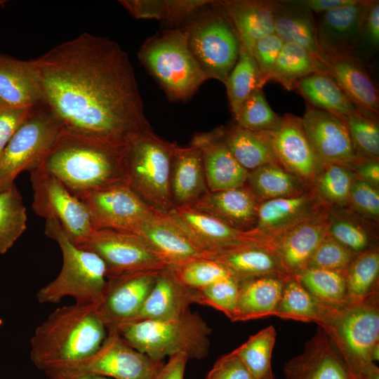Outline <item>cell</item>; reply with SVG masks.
Listing matches in <instances>:
<instances>
[{
	"label": "cell",
	"mask_w": 379,
	"mask_h": 379,
	"mask_svg": "<svg viewBox=\"0 0 379 379\" xmlns=\"http://www.w3.org/2000/svg\"><path fill=\"white\" fill-rule=\"evenodd\" d=\"M45 103L68 132L127 145L152 131L128 53L84 32L34 59Z\"/></svg>",
	"instance_id": "cell-1"
},
{
	"label": "cell",
	"mask_w": 379,
	"mask_h": 379,
	"mask_svg": "<svg viewBox=\"0 0 379 379\" xmlns=\"http://www.w3.org/2000/svg\"><path fill=\"white\" fill-rule=\"evenodd\" d=\"M127 154L128 145L112 144L62 129L39 168L79 197L127 183Z\"/></svg>",
	"instance_id": "cell-2"
},
{
	"label": "cell",
	"mask_w": 379,
	"mask_h": 379,
	"mask_svg": "<svg viewBox=\"0 0 379 379\" xmlns=\"http://www.w3.org/2000/svg\"><path fill=\"white\" fill-rule=\"evenodd\" d=\"M107 335L95 304L64 305L36 328L30 359L46 374L54 372L93 354Z\"/></svg>",
	"instance_id": "cell-3"
},
{
	"label": "cell",
	"mask_w": 379,
	"mask_h": 379,
	"mask_svg": "<svg viewBox=\"0 0 379 379\" xmlns=\"http://www.w3.org/2000/svg\"><path fill=\"white\" fill-rule=\"evenodd\" d=\"M44 233L59 246L62 265L58 276L36 293L38 302L58 304L71 297L76 303L97 304L107 282L102 260L73 244L55 219L46 220Z\"/></svg>",
	"instance_id": "cell-4"
},
{
	"label": "cell",
	"mask_w": 379,
	"mask_h": 379,
	"mask_svg": "<svg viewBox=\"0 0 379 379\" xmlns=\"http://www.w3.org/2000/svg\"><path fill=\"white\" fill-rule=\"evenodd\" d=\"M138 58L171 102L187 101L207 81L181 27L164 30L147 39Z\"/></svg>",
	"instance_id": "cell-5"
},
{
	"label": "cell",
	"mask_w": 379,
	"mask_h": 379,
	"mask_svg": "<svg viewBox=\"0 0 379 379\" xmlns=\"http://www.w3.org/2000/svg\"><path fill=\"white\" fill-rule=\"evenodd\" d=\"M116 331L133 347L157 361L179 354L189 359L206 357L212 333L206 322L190 310L174 318L129 322Z\"/></svg>",
	"instance_id": "cell-6"
},
{
	"label": "cell",
	"mask_w": 379,
	"mask_h": 379,
	"mask_svg": "<svg viewBox=\"0 0 379 379\" xmlns=\"http://www.w3.org/2000/svg\"><path fill=\"white\" fill-rule=\"evenodd\" d=\"M184 23L189 48L206 79L224 84L238 60L241 43L219 1H213Z\"/></svg>",
	"instance_id": "cell-7"
},
{
	"label": "cell",
	"mask_w": 379,
	"mask_h": 379,
	"mask_svg": "<svg viewBox=\"0 0 379 379\" xmlns=\"http://www.w3.org/2000/svg\"><path fill=\"white\" fill-rule=\"evenodd\" d=\"M347 367L352 379H359L375 363L379 347V291L339 309L324 327Z\"/></svg>",
	"instance_id": "cell-8"
},
{
	"label": "cell",
	"mask_w": 379,
	"mask_h": 379,
	"mask_svg": "<svg viewBox=\"0 0 379 379\" xmlns=\"http://www.w3.org/2000/svg\"><path fill=\"white\" fill-rule=\"evenodd\" d=\"M174 144L151 131L128 145V185L152 208L167 215L175 208L170 189Z\"/></svg>",
	"instance_id": "cell-9"
},
{
	"label": "cell",
	"mask_w": 379,
	"mask_h": 379,
	"mask_svg": "<svg viewBox=\"0 0 379 379\" xmlns=\"http://www.w3.org/2000/svg\"><path fill=\"white\" fill-rule=\"evenodd\" d=\"M62 130L60 122L45 102L30 108L0 156V192L13 186L22 171L39 168Z\"/></svg>",
	"instance_id": "cell-10"
},
{
	"label": "cell",
	"mask_w": 379,
	"mask_h": 379,
	"mask_svg": "<svg viewBox=\"0 0 379 379\" xmlns=\"http://www.w3.org/2000/svg\"><path fill=\"white\" fill-rule=\"evenodd\" d=\"M77 246L93 252L102 260L107 278L131 273L157 272L170 267L147 241L131 232L95 229L87 239Z\"/></svg>",
	"instance_id": "cell-11"
},
{
	"label": "cell",
	"mask_w": 379,
	"mask_h": 379,
	"mask_svg": "<svg viewBox=\"0 0 379 379\" xmlns=\"http://www.w3.org/2000/svg\"><path fill=\"white\" fill-rule=\"evenodd\" d=\"M30 182L34 213L45 220H58L75 245L84 242L94 230L84 204L58 178L41 168L30 173Z\"/></svg>",
	"instance_id": "cell-12"
},
{
	"label": "cell",
	"mask_w": 379,
	"mask_h": 379,
	"mask_svg": "<svg viewBox=\"0 0 379 379\" xmlns=\"http://www.w3.org/2000/svg\"><path fill=\"white\" fill-rule=\"evenodd\" d=\"M163 364L133 347L117 331L112 330L93 354L54 372L92 373L113 379H154Z\"/></svg>",
	"instance_id": "cell-13"
},
{
	"label": "cell",
	"mask_w": 379,
	"mask_h": 379,
	"mask_svg": "<svg viewBox=\"0 0 379 379\" xmlns=\"http://www.w3.org/2000/svg\"><path fill=\"white\" fill-rule=\"evenodd\" d=\"M86 206L95 229L137 233L142 225L160 213L147 205L127 183L77 197Z\"/></svg>",
	"instance_id": "cell-14"
},
{
	"label": "cell",
	"mask_w": 379,
	"mask_h": 379,
	"mask_svg": "<svg viewBox=\"0 0 379 379\" xmlns=\"http://www.w3.org/2000/svg\"><path fill=\"white\" fill-rule=\"evenodd\" d=\"M159 271L107 278L97 312L107 331L133 321L152 288Z\"/></svg>",
	"instance_id": "cell-15"
},
{
	"label": "cell",
	"mask_w": 379,
	"mask_h": 379,
	"mask_svg": "<svg viewBox=\"0 0 379 379\" xmlns=\"http://www.w3.org/2000/svg\"><path fill=\"white\" fill-rule=\"evenodd\" d=\"M266 133L279 165L312 187L324 164L304 130L301 118L286 114L278 127Z\"/></svg>",
	"instance_id": "cell-16"
},
{
	"label": "cell",
	"mask_w": 379,
	"mask_h": 379,
	"mask_svg": "<svg viewBox=\"0 0 379 379\" xmlns=\"http://www.w3.org/2000/svg\"><path fill=\"white\" fill-rule=\"evenodd\" d=\"M331 211L326 208L295 226L264 240L285 272L296 276L304 270L313 253L327 235Z\"/></svg>",
	"instance_id": "cell-17"
},
{
	"label": "cell",
	"mask_w": 379,
	"mask_h": 379,
	"mask_svg": "<svg viewBox=\"0 0 379 379\" xmlns=\"http://www.w3.org/2000/svg\"><path fill=\"white\" fill-rule=\"evenodd\" d=\"M304 130L323 164L352 168L362 157L345 122L338 116L309 105L301 118Z\"/></svg>",
	"instance_id": "cell-18"
},
{
	"label": "cell",
	"mask_w": 379,
	"mask_h": 379,
	"mask_svg": "<svg viewBox=\"0 0 379 379\" xmlns=\"http://www.w3.org/2000/svg\"><path fill=\"white\" fill-rule=\"evenodd\" d=\"M168 215L184 229L207 257L244 245L263 244L262 239L254 230H236L190 206L175 208Z\"/></svg>",
	"instance_id": "cell-19"
},
{
	"label": "cell",
	"mask_w": 379,
	"mask_h": 379,
	"mask_svg": "<svg viewBox=\"0 0 379 379\" xmlns=\"http://www.w3.org/2000/svg\"><path fill=\"white\" fill-rule=\"evenodd\" d=\"M371 1L357 3L321 14L317 23L320 48L328 58L354 55Z\"/></svg>",
	"instance_id": "cell-20"
},
{
	"label": "cell",
	"mask_w": 379,
	"mask_h": 379,
	"mask_svg": "<svg viewBox=\"0 0 379 379\" xmlns=\"http://www.w3.org/2000/svg\"><path fill=\"white\" fill-rule=\"evenodd\" d=\"M224 126L196 133L190 143L201 151L209 191L231 190L246 183L249 171L233 156L224 138Z\"/></svg>",
	"instance_id": "cell-21"
},
{
	"label": "cell",
	"mask_w": 379,
	"mask_h": 379,
	"mask_svg": "<svg viewBox=\"0 0 379 379\" xmlns=\"http://www.w3.org/2000/svg\"><path fill=\"white\" fill-rule=\"evenodd\" d=\"M286 379H352L326 333L319 326L303 352L288 361Z\"/></svg>",
	"instance_id": "cell-22"
},
{
	"label": "cell",
	"mask_w": 379,
	"mask_h": 379,
	"mask_svg": "<svg viewBox=\"0 0 379 379\" xmlns=\"http://www.w3.org/2000/svg\"><path fill=\"white\" fill-rule=\"evenodd\" d=\"M259 205L260 201L246 183L231 190L209 191L190 207L236 230L247 232L256 227Z\"/></svg>",
	"instance_id": "cell-23"
},
{
	"label": "cell",
	"mask_w": 379,
	"mask_h": 379,
	"mask_svg": "<svg viewBox=\"0 0 379 379\" xmlns=\"http://www.w3.org/2000/svg\"><path fill=\"white\" fill-rule=\"evenodd\" d=\"M326 208L319 203L312 189L300 196L265 201L260 203L258 222L254 230L265 240Z\"/></svg>",
	"instance_id": "cell-24"
},
{
	"label": "cell",
	"mask_w": 379,
	"mask_h": 379,
	"mask_svg": "<svg viewBox=\"0 0 379 379\" xmlns=\"http://www.w3.org/2000/svg\"><path fill=\"white\" fill-rule=\"evenodd\" d=\"M170 189L175 208L192 206L209 192L201 153L197 146L174 144Z\"/></svg>",
	"instance_id": "cell-25"
},
{
	"label": "cell",
	"mask_w": 379,
	"mask_h": 379,
	"mask_svg": "<svg viewBox=\"0 0 379 379\" xmlns=\"http://www.w3.org/2000/svg\"><path fill=\"white\" fill-rule=\"evenodd\" d=\"M168 262L178 266L206 258L189 234L170 215L158 213L137 232Z\"/></svg>",
	"instance_id": "cell-26"
},
{
	"label": "cell",
	"mask_w": 379,
	"mask_h": 379,
	"mask_svg": "<svg viewBox=\"0 0 379 379\" xmlns=\"http://www.w3.org/2000/svg\"><path fill=\"white\" fill-rule=\"evenodd\" d=\"M0 102L15 107L45 102L34 59L22 60L0 53Z\"/></svg>",
	"instance_id": "cell-27"
},
{
	"label": "cell",
	"mask_w": 379,
	"mask_h": 379,
	"mask_svg": "<svg viewBox=\"0 0 379 379\" xmlns=\"http://www.w3.org/2000/svg\"><path fill=\"white\" fill-rule=\"evenodd\" d=\"M196 296L197 291L183 286L170 266L159 272L152 288L133 321L179 317L196 303Z\"/></svg>",
	"instance_id": "cell-28"
},
{
	"label": "cell",
	"mask_w": 379,
	"mask_h": 379,
	"mask_svg": "<svg viewBox=\"0 0 379 379\" xmlns=\"http://www.w3.org/2000/svg\"><path fill=\"white\" fill-rule=\"evenodd\" d=\"M273 4L274 33L284 43L302 47L328 65V59L319 44L312 13L300 1H273Z\"/></svg>",
	"instance_id": "cell-29"
},
{
	"label": "cell",
	"mask_w": 379,
	"mask_h": 379,
	"mask_svg": "<svg viewBox=\"0 0 379 379\" xmlns=\"http://www.w3.org/2000/svg\"><path fill=\"white\" fill-rule=\"evenodd\" d=\"M239 36L241 46L252 54L255 42L274 33L273 1H218Z\"/></svg>",
	"instance_id": "cell-30"
},
{
	"label": "cell",
	"mask_w": 379,
	"mask_h": 379,
	"mask_svg": "<svg viewBox=\"0 0 379 379\" xmlns=\"http://www.w3.org/2000/svg\"><path fill=\"white\" fill-rule=\"evenodd\" d=\"M329 74L361 112L378 116V87L361 61L354 55L328 58Z\"/></svg>",
	"instance_id": "cell-31"
},
{
	"label": "cell",
	"mask_w": 379,
	"mask_h": 379,
	"mask_svg": "<svg viewBox=\"0 0 379 379\" xmlns=\"http://www.w3.org/2000/svg\"><path fill=\"white\" fill-rule=\"evenodd\" d=\"M288 277L265 275L239 280L237 308L233 321L274 316Z\"/></svg>",
	"instance_id": "cell-32"
},
{
	"label": "cell",
	"mask_w": 379,
	"mask_h": 379,
	"mask_svg": "<svg viewBox=\"0 0 379 379\" xmlns=\"http://www.w3.org/2000/svg\"><path fill=\"white\" fill-rule=\"evenodd\" d=\"M339 309L328 306L312 295L295 277L285 281L275 317L286 320L327 326Z\"/></svg>",
	"instance_id": "cell-33"
},
{
	"label": "cell",
	"mask_w": 379,
	"mask_h": 379,
	"mask_svg": "<svg viewBox=\"0 0 379 379\" xmlns=\"http://www.w3.org/2000/svg\"><path fill=\"white\" fill-rule=\"evenodd\" d=\"M207 258L223 265L239 280L265 275L290 277L275 255L260 244L244 245L210 254Z\"/></svg>",
	"instance_id": "cell-34"
},
{
	"label": "cell",
	"mask_w": 379,
	"mask_h": 379,
	"mask_svg": "<svg viewBox=\"0 0 379 379\" xmlns=\"http://www.w3.org/2000/svg\"><path fill=\"white\" fill-rule=\"evenodd\" d=\"M294 91L307 105L340 118L360 111L329 73H315L299 80Z\"/></svg>",
	"instance_id": "cell-35"
},
{
	"label": "cell",
	"mask_w": 379,
	"mask_h": 379,
	"mask_svg": "<svg viewBox=\"0 0 379 379\" xmlns=\"http://www.w3.org/2000/svg\"><path fill=\"white\" fill-rule=\"evenodd\" d=\"M246 184L260 203L300 196L312 190L310 185L278 164H269L250 171Z\"/></svg>",
	"instance_id": "cell-36"
},
{
	"label": "cell",
	"mask_w": 379,
	"mask_h": 379,
	"mask_svg": "<svg viewBox=\"0 0 379 379\" xmlns=\"http://www.w3.org/2000/svg\"><path fill=\"white\" fill-rule=\"evenodd\" d=\"M224 140L239 163L248 171L269 164H279L266 132L242 128L235 124L224 127Z\"/></svg>",
	"instance_id": "cell-37"
},
{
	"label": "cell",
	"mask_w": 379,
	"mask_h": 379,
	"mask_svg": "<svg viewBox=\"0 0 379 379\" xmlns=\"http://www.w3.org/2000/svg\"><path fill=\"white\" fill-rule=\"evenodd\" d=\"M211 0H120L119 4L135 18L156 20L180 27Z\"/></svg>",
	"instance_id": "cell-38"
},
{
	"label": "cell",
	"mask_w": 379,
	"mask_h": 379,
	"mask_svg": "<svg viewBox=\"0 0 379 379\" xmlns=\"http://www.w3.org/2000/svg\"><path fill=\"white\" fill-rule=\"evenodd\" d=\"M376 225L358 217L349 210L331 211L327 234L358 254L378 246Z\"/></svg>",
	"instance_id": "cell-39"
},
{
	"label": "cell",
	"mask_w": 379,
	"mask_h": 379,
	"mask_svg": "<svg viewBox=\"0 0 379 379\" xmlns=\"http://www.w3.org/2000/svg\"><path fill=\"white\" fill-rule=\"evenodd\" d=\"M315 73H329L328 66L302 47L284 43L271 81L286 90L294 91L299 80Z\"/></svg>",
	"instance_id": "cell-40"
},
{
	"label": "cell",
	"mask_w": 379,
	"mask_h": 379,
	"mask_svg": "<svg viewBox=\"0 0 379 379\" xmlns=\"http://www.w3.org/2000/svg\"><path fill=\"white\" fill-rule=\"evenodd\" d=\"M356 178L355 173L347 166L324 164L312 189L319 203L330 211L346 210Z\"/></svg>",
	"instance_id": "cell-41"
},
{
	"label": "cell",
	"mask_w": 379,
	"mask_h": 379,
	"mask_svg": "<svg viewBox=\"0 0 379 379\" xmlns=\"http://www.w3.org/2000/svg\"><path fill=\"white\" fill-rule=\"evenodd\" d=\"M294 277L312 295L328 306L341 309L350 303L344 272L306 268Z\"/></svg>",
	"instance_id": "cell-42"
},
{
	"label": "cell",
	"mask_w": 379,
	"mask_h": 379,
	"mask_svg": "<svg viewBox=\"0 0 379 379\" xmlns=\"http://www.w3.org/2000/svg\"><path fill=\"white\" fill-rule=\"evenodd\" d=\"M265 84L253 55L241 46L238 60L224 84L232 115L254 91L262 89Z\"/></svg>",
	"instance_id": "cell-43"
},
{
	"label": "cell",
	"mask_w": 379,
	"mask_h": 379,
	"mask_svg": "<svg viewBox=\"0 0 379 379\" xmlns=\"http://www.w3.org/2000/svg\"><path fill=\"white\" fill-rule=\"evenodd\" d=\"M344 274L350 302H359L378 291V247L357 254Z\"/></svg>",
	"instance_id": "cell-44"
},
{
	"label": "cell",
	"mask_w": 379,
	"mask_h": 379,
	"mask_svg": "<svg viewBox=\"0 0 379 379\" xmlns=\"http://www.w3.org/2000/svg\"><path fill=\"white\" fill-rule=\"evenodd\" d=\"M27 211L14 184L0 192V254L6 253L27 228Z\"/></svg>",
	"instance_id": "cell-45"
},
{
	"label": "cell",
	"mask_w": 379,
	"mask_h": 379,
	"mask_svg": "<svg viewBox=\"0 0 379 379\" xmlns=\"http://www.w3.org/2000/svg\"><path fill=\"white\" fill-rule=\"evenodd\" d=\"M277 332L269 326L235 349L241 361L256 379H262L272 370L271 358Z\"/></svg>",
	"instance_id": "cell-46"
},
{
	"label": "cell",
	"mask_w": 379,
	"mask_h": 379,
	"mask_svg": "<svg viewBox=\"0 0 379 379\" xmlns=\"http://www.w3.org/2000/svg\"><path fill=\"white\" fill-rule=\"evenodd\" d=\"M234 124L255 132H269L276 129L281 119L269 105L262 89L254 91L233 116Z\"/></svg>",
	"instance_id": "cell-47"
},
{
	"label": "cell",
	"mask_w": 379,
	"mask_h": 379,
	"mask_svg": "<svg viewBox=\"0 0 379 379\" xmlns=\"http://www.w3.org/2000/svg\"><path fill=\"white\" fill-rule=\"evenodd\" d=\"M178 280L185 286L199 291L220 279L234 276L221 263L206 258H197L178 266H171Z\"/></svg>",
	"instance_id": "cell-48"
},
{
	"label": "cell",
	"mask_w": 379,
	"mask_h": 379,
	"mask_svg": "<svg viewBox=\"0 0 379 379\" xmlns=\"http://www.w3.org/2000/svg\"><path fill=\"white\" fill-rule=\"evenodd\" d=\"M378 117L359 111L340 118L345 122L357 150L362 157L379 159Z\"/></svg>",
	"instance_id": "cell-49"
},
{
	"label": "cell",
	"mask_w": 379,
	"mask_h": 379,
	"mask_svg": "<svg viewBox=\"0 0 379 379\" xmlns=\"http://www.w3.org/2000/svg\"><path fill=\"white\" fill-rule=\"evenodd\" d=\"M239 291V279L234 276L216 281L197 291L196 303L223 312L232 321L235 317Z\"/></svg>",
	"instance_id": "cell-50"
},
{
	"label": "cell",
	"mask_w": 379,
	"mask_h": 379,
	"mask_svg": "<svg viewBox=\"0 0 379 379\" xmlns=\"http://www.w3.org/2000/svg\"><path fill=\"white\" fill-rule=\"evenodd\" d=\"M356 255L327 234L313 253L306 268L345 272Z\"/></svg>",
	"instance_id": "cell-51"
},
{
	"label": "cell",
	"mask_w": 379,
	"mask_h": 379,
	"mask_svg": "<svg viewBox=\"0 0 379 379\" xmlns=\"http://www.w3.org/2000/svg\"><path fill=\"white\" fill-rule=\"evenodd\" d=\"M358 217L373 224L379 220V188L357 176L350 193L347 209Z\"/></svg>",
	"instance_id": "cell-52"
},
{
	"label": "cell",
	"mask_w": 379,
	"mask_h": 379,
	"mask_svg": "<svg viewBox=\"0 0 379 379\" xmlns=\"http://www.w3.org/2000/svg\"><path fill=\"white\" fill-rule=\"evenodd\" d=\"M284 42L275 33L258 40L252 51L259 71L265 83L270 81Z\"/></svg>",
	"instance_id": "cell-53"
},
{
	"label": "cell",
	"mask_w": 379,
	"mask_h": 379,
	"mask_svg": "<svg viewBox=\"0 0 379 379\" xmlns=\"http://www.w3.org/2000/svg\"><path fill=\"white\" fill-rule=\"evenodd\" d=\"M206 379H256L239 359L235 350L222 355L215 363Z\"/></svg>",
	"instance_id": "cell-54"
},
{
	"label": "cell",
	"mask_w": 379,
	"mask_h": 379,
	"mask_svg": "<svg viewBox=\"0 0 379 379\" xmlns=\"http://www.w3.org/2000/svg\"><path fill=\"white\" fill-rule=\"evenodd\" d=\"M31 107H11L0 102V156Z\"/></svg>",
	"instance_id": "cell-55"
},
{
	"label": "cell",
	"mask_w": 379,
	"mask_h": 379,
	"mask_svg": "<svg viewBox=\"0 0 379 379\" xmlns=\"http://www.w3.org/2000/svg\"><path fill=\"white\" fill-rule=\"evenodd\" d=\"M368 44L374 48L379 45V1H371L367 10L362 29Z\"/></svg>",
	"instance_id": "cell-56"
},
{
	"label": "cell",
	"mask_w": 379,
	"mask_h": 379,
	"mask_svg": "<svg viewBox=\"0 0 379 379\" xmlns=\"http://www.w3.org/2000/svg\"><path fill=\"white\" fill-rule=\"evenodd\" d=\"M351 169L359 178L379 188V159L361 157Z\"/></svg>",
	"instance_id": "cell-57"
},
{
	"label": "cell",
	"mask_w": 379,
	"mask_h": 379,
	"mask_svg": "<svg viewBox=\"0 0 379 379\" xmlns=\"http://www.w3.org/2000/svg\"><path fill=\"white\" fill-rule=\"evenodd\" d=\"M189 358L179 354L168 357L159 369L154 379H184L185 366Z\"/></svg>",
	"instance_id": "cell-58"
},
{
	"label": "cell",
	"mask_w": 379,
	"mask_h": 379,
	"mask_svg": "<svg viewBox=\"0 0 379 379\" xmlns=\"http://www.w3.org/2000/svg\"><path fill=\"white\" fill-rule=\"evenodd\" d=\"M359 0H304L300 3L312 13H323L340 7L355 4Z\"/></svg>",
	"instance_id": "cell-59"
},
{
	"label": "cell",
	"mask_w": 379,
	"mask_h": 379,
	"mask_svg": "<svg viewBox=\"0 0 379 379\" xmlns=\"http://www.w3.org/2000/svg\"><path fill=\"white\" fill-rule=\"evenodd\" d=\"M46 375L49 379H113L97 374L66 371L52 372L46 373Z\"/></svg>",
	"instance_id": "cell-60"
},
{
	"label": "cell",
	"mask_w": 379,
	"mask_h": 379,
	"mask_svg": "<svg viewBox=\"0 0 379 379\" xmlns=\"http://www.w3.org/2000/svg\"><path fill=\"white\" fill-rule=\"evenodd\" d=\"M359 379H379V368L373 364Z\"/></svg>",
	"instance_id": "cell-61"
},
{
	"label": "cell",
	"mask_w": 379,
	"mask_h": 379,
	"mask_svg": "<svg viewBox=\"0 0 379 379\" xmlns=\"http://www.w3.org/2000/svg\"><path fill=\"white\" fill-rule=\"evenodd\" d=\"M262 379H274V376L272 371L271 370L267 373V375L265 378H263Z\"/></svg>",
	"instance_id": "cell-62"
},
{
	"label": "cell",
	"mask_w": 379,
	"mask_h": 379,
	"mask_svg": "<svg viewBox=\"0 0 379 379\" xmlns=\"http://www.w3.org/2000/svg\"><path fill=\"white\" fill-rule=\"evenodd\" d=\"M7 2L6 0H0V6H4Z\"/></svg>",
	"instance_id": "cell-63"
},
{
	"label": "cell",
	"mask_w": 379,
	"mask_h": 379,
	"mask_svg": "<svg viewBox=\"0 0 379 379\" xmlns=\"http://www.w3.org/2000/svg\"><path fill=\"white\" fill-rule=\"evenodd\" d=\"M3 326V320L0 319V328Z\"/></svg>",
	"instance_id": "cell-64"
}]
</instances>
